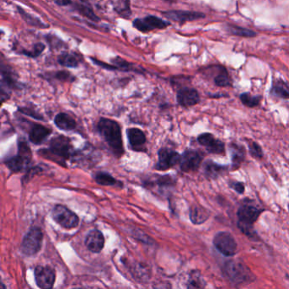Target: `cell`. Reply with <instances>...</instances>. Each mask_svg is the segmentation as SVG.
Returning a JSON list of instances; mask_svg holds the SVG:
<instances>
[{"instance_id":"603a6c76","label":"cell","mask_w":289,"mask_h":289,"mask_svg":"<svg viewBox=\"0 0 289 289\" xmlns=\"http://www.w3.org/2000/svg\"><path fill=\"white\" fill-rule=\"evenodd\" d=\"M56 127L64 131H72L77 127L76 120L71 116L65 113H59L55 118Z\"/></svg>"},{"instance_id":"d6a6232c","label":"cell","mask_w":289,"mask_h":289,"mask_svg":"<svg viewBox=\"0 0 289 289\" xmlns=\"http://www.w3.org/2000/svg\"><path fill=\"white\" fill-rule=\"evenodd\" d=\"M229 187L239 194H243L245 191V186H244V182L231 181L229 182Z\"/></svg>"},{"instance_id":"1f68e13d","label":"cell","mask_w":289,"mask_h":289,"mask_svg":"<svg viewBox=\"0 0 289 289\" xmlns=\"http://www.w3.org/2000/svg\"><path fill=\"white\" fill-rule=\"evenodd\" d=\"M237 226L241 231H243L248 237H254L256 236L257 234L253 230V226H247V225L240 224V223H237Z\"/></svg>"},{"instance_id":"8992f818","label":"cell","mask_w":289,"mask_h":289,"mask_svg":"<svg viewBox=\"0 0 289 289\" xmlns=\"http://www.w3.org/2000/svg\"><path fill=\"white\" fill-rule=\"evenodd\" d=\"M52 217L56 223L65 229L76 228L79 225L77 214L64 205H58L53 209Z\"/></svg>"},{"instance_id":"7a4b0ae2","label":"cell","mask_w":289,"mask_h":289,"mask_svg":"<svg viewBox=\"0 0 289 289\" xmlns=\"http://www.w3.org/2000/svg\"><path fill=\"white\" fill-rule=\"evenodd\" d=\"M39 153L47 159L65 166V161L73 158L75 150H73L70 138L65 136H58L51 140L49 150H40Z\"/></svg>"},{"instance_id":"d590c367","label":"cell","mask_w":289,"mask_h":289,"mask_svg":"<svg viewBox=\"0 0 289 289\" xmlns=\"http://www.w3.org/2000/svg\"><path fill=\"white\" fill-rule=\"evenodd\" d=\"M71 77V75L69 74L68 72H58L57 73V75H56V77L59 79V80H62V81H64V80H69V77Z\"/></svg>"},{"instance_id":"9c48e42d","label":"cell","mask_w":289,"mask_h":289,"mask_svg":"<svg viewBox=\"0 0 289 289\" xmlns=\"http://www.w3.org/2000/svg\"><path fill=\"white\" fill-rule=\"evenodd\" d=\"M159 159L156 163L155 169L158 171H166L173 168L175 165L180 163L181 157L175 150H170L166 148H162L159 150L158 153Z\"/></svg>"},{"instance_id":"30bf717a","label":"cell","mask_w":289,"mask_h":289,"mask_svg":"<svg viewBox=\"0 0 289 289\" xmlns=\"http://www.w3.org/2000/svg\"><path fill=\"white\" fill-rule=\"evenodd\" d=\"M35 281L40 289H52L56 282V271L51 267L38 266L34 270Z\"/></svg>"},{"instance_id":"4dcf8cb0","label":"cell","mask_w":289,"mask_h":289,"mask_svg":"<svg viewBox=\"0 0 289 289\" xmlns=\"http://www.w3.org/2000/svg\"><path fill=\"white\" fill-rule=\"evenodd\" d=\"M77 9L80 13L82 14L84 17H88V19H92L93 21L99 20V18L96 17V15L94 13V11L92 10L91 8L83 5V4H79V5H77Z\"/></svg>"},{"instance_id":"74e56055","label":"cell","mask_w":289,"mask_h":289,"mask_svg":"<svg viewBox=\"0 0 289 289\" xmlns=\"http://www.w3.org/2000/svg\"><path fill=\"white\" fill-rule=\"evenodd\" d=\"M54 1L60 6H65L71 3V0H54Z\"/></svg>"},{"instance_id":"5bb4252c","label":"cell","mask_w":289,"mask_h":289,"mask_svg":"<svg viewBox=\"0 0 289 289\" xmlns=\"http://www.w3.org/2000/svg\"><path fill=\"white\" fill-rule=\"evenodd\" d=\"M176 99L182 107H192L199 103L200 97L198 91L194 88H184L177 92Z\"/></svg>"},{"instance_id":"3957f363","label":"cell","mask_w":289,"mask_h":289,"mask_svg":"<svg viewBox=\"0 0 289 289\" xmlns=\"http://www.w3.org/2000/svg\"><path fill=\"white\" fill-rule=\"evenodd\" d=\"M223 273L227 279L235 285L250 283L255 279L250 268L237 260H229L225 264Z\"/></svg>"},{"instance_id":"4fadbf2b","label":"cell","mask_w":289,"mask_h":289,"mask_svg":"<svg viewBox=\"0 0 289 289\" xmlns=\"http://www.w3.org/2000/svg\"><path fill=\"white\" fill-rule=\"evenodd\" d=\"M134 25L136 29L145 33L154 29H164L166 26H169L170 22L165 21L159 17L150 16L143 19H135Z\"/></svg>"},{"instance_id":"8fae6325","label":"cell","mask_w":289,"mask_h":289,"mask_svg":"<svg viewBox=\"0 0 289 289\" xmlns=\"http://www.w3.org/2000/svg\"><path fill=\"white\" fill-rule=\"evenodd\" d=\"M198 142L200 145L205 147L210 154L224 155L226 153L225 143L212 134L205 133L199 135L198 136Z\"/></svg>"},{"instance_id":"f1b7e54d","label":"cell","mask_w":289,"mask_h":289,"mask_svg":"<svg viewBox=\"0 0 289 289\" xmlns=\"http://www.w3.org/2000/svg\"><path fill=\"white\" fill-rule=\"evenodd\" d=\"M58 62L65 67H77L79 64L77 57L71 54H62L58 57Z\"/></svg>"},{"instance_id":"9a60e30c","label":"cell","mask_w":289,"mask_h":289,"mask_svg":"<svg viewBox=\"0 0 289 289\" xmlns=\"http://www.w3.org/2000/svg\"><path fill=\"white\" fill-rule=\"evenodd\" d=\"M163 14L166 18L172 19L173 21L181 23L203 19L205 17L204 13L195 12V11H185V10H172V11L164 12Z\"/></svg>"},{"instance_id":"836d02e7","label":"cell","mask_w":289,"mask_h":289,"mask_svg":"<svg viewBox=\"0 0 289 289\" xmlns=\"http://www.w3.org/2000/svg\"><path fill=\"white\" fill-rule=\"evenodd\" d=\"M45 47L42 43H38L34 46L33 51H29V52H25L24 54L26 56H31V57H37L39 56L41 53L44 50Z\"/></svg>"},{"instance_id":"ac0fdd59","label":"cell","mask_w":289,"mask_h":289,"mask_svg":"<svg viewBox=\"0 0 289 289\" xmlns=\"http://www.w3.org/2000/svg\"><path fill=\"white\" fill-rule=\"evenodd\" d=\"M52 130L40 124H34L29 132V140L34 144H41L51 134Z\"/></svg>"},{"instance_id":"d6986e66","label":"cell","mask_w":289,"mask_h":289,"mask_svg":"<svg viewBox=\"0 0 289 289\" xmlns=\"http://www.w3.org/2000/svg\"><path fill=\"white\" fill-rule=\"evenodd\" d=\"M204 172L209 179H217L228 172V166H222L212 160H207L204 164Z\"/></svg>"},{"instance_id":"277c9868","label":"cell","mask_w":289,"mask_h":289,"mask_svg":"<svg viewBox=\"0 0 289 289\" xmlns=\"http://www.w3.org/2000/svg\"><path fill=\"white\" fill-rule=\"evenodd\" d=\"M32 160V151L29 146L25 142H19L18 153L17 155L12 156L7 159L4 163L10 172L14 173H20L26 169Z\"/></svg>"},{"instance_id":"484cf974","label":"cell","mask_w":289,"mask_h":289,"mask_svg":"<svg viewBox=\"0 0 289 289\" xmlns=\"http://www.w3.org/2000/svg\"><path fill=\"white\" fill-rule=\"evenodd\" d=\"M227 30L228 33L233 36L242 37V38H254L257 36L256 33L252 30L232 25V24H228Z\"/></svg>"},{"instance_id":"7402d4cb","label":"cell","mask_w":289,"mask_h":289,"mask_svg":"<svg viewBox=\"0 0 289 289\" xmlns=\"http://www.w3.org/2000/svg\"><path fill=\"white\" fill-rule=\"evenodd\" d=\"M190 220L194 225H200L205 223L210 217L208 210L201 206H193L190 209Z\"/></svg>"},{"instance_id":"83f0119b","label":"cell","mask_w":289,"mask_h":289,"mask_svg":"<svg viewBox=\"0 0 289 289\" xmlns=\"http://www.w3.org/2000/svg\"><path fill=\"white\" fill-rule=\"evenodd\" d=\"M205 281L202 278L200 273L198 270H194L191 273L189 276V283H188V288L189 289H202L205 288Z\"/></svg>"},{"instance_id":"52a82bcc","label":"cell","mask_w":289,"mask_h":289,"mask_svg":"<svg viewBox=\"0 0 289 289\" xmlns=\"http://www.w3.org/2000/svg\"><path fill=\"white\" fill-rule=\"evenodd\" d=\"M213 244L214 247L224 256H234L237 250V242L228 231H220L215 234Z\"/></svg>"},{"instance_id":"44dd1931","label":"cell","mask_w":289,"mask_h":289,"mask_svg":"<svg viewBox=\"0 0 289 289\" xmlns=\"http://www.w3.org/2000/svg\"><path fill=\"white\" fill-rule=\"evenodd\" d=\"M230 151H231L232 167L234 170L238 169L245 159V156H246L245 150L244 147L240 146L237 143H232L230 145Z\"/></svg>"},{"instance_id":"e575fe53","label":"cell","mask_w":289,"mask_h":289,"mask_svg":"<svg viewBox=\"0 0 289 289\" xmlns=\"http://www.w3.org/2000/svg\"><path fill=\"white\" fill-rule=\"evenodd\" d=\"M19 111L23 112V114L28 115L30 116L34 117L36 119H42V117L41 116H39L35 111H33L32 110H30V109H20Z\"/></svg>"},{"instance_id":"ffe728a7","label":"cell","mask_w":289,"mask_h":289,"mask_svg":"<svg viewBox=\"0 0 289 289\" xmlns=\"http://www.w3.org/2000/svg\"><path fill=\"white\" fill-rule=\"evenodd\" d=\"M270 94L276 97L289 99V82L282 78L275 79L270 88Z\"/></svg>"},{"instance_id":"ba28073f","label":"cell","mask_w":289,"mask_h":289,"mask_svg":"<svg viewBox=\"0 0 289 289\" xmlns=\"http://www.w3.org/2000/svg\"><path fill=\"white\" fill-rule=\"evenodd\" d=\"M204 154L198 150H188L183 153L180 160V168L184 173L195 172L200 167Z\"/></svg>"},{"instance_id":"4316f807","label":"cell","mask_w":289,"mask_h":289,"mask_svg":"<svg viewBox=\"0 0 289 289\" xmlns=\"http://www.w3.org/2000/svg\"><path fill=\"white\" fill-rule=\"evenodd\" d=\"M262 97L260 95L253 96L250 93H244L240 95V100L242 104L248 108H255L259 106Z\"/></svg>"},{"instance_id":"6da1fadb","label":"cell","mask_w":289,"mask_h":289,"mask_svg":"<svg viewBox=\"0 0 289 289\" xmlns=\"http://www.w3.org/2000/svg\"><path fill=\"white\" fill-rule=\"evenodd\" d=\"M97 128L101 136L110 147L111 152L118 158L123 155V142L120 125L111 119L101 118L97 123Z\"/></svg>"},{"instance_id":"5b68a950","label":"cell","mask_w":289,"mask_h":289,"mask_svg":"<svg viewBox=\"0 0 289 289\" xmlns=\"http://www.w3.org/2000/svg\"><path fill=\"white\" fill-rule=\"evenodd\" d=\"M43 233L41 228L33 227L25 235L20 244V250L26 256H33L39 253L42 248Z\"/></svg>"},{"instance_id":"7c38bea8","label":"cell","mask_w":289,"mask_h":289,"mask_svg":"<svg viewBox=\"0 0 289 289\" xmlns=\"http://www.w3.org/2000/svg\"><path fill=\"white\" fill-rule=\"evenodd\" d=\"M263 212V210H260L253 205H243L237 211L238 223L247 226H253Z\"/></svg>"},{"instance_id":"f546056e","label":"cell","mask_w":289,"mask_h":289,"mask_svg":"<svg viewBox=\"0 0 289 289\" xmlns=\"http://www.w3.org/2000/svg\"><path fill=\"white\" fill-rule=\"evenodd\" d=\"M249 150L251 155L253 156L255 159H262L263 158V150L262 148L253 141L249 142Z\"/></svg>"},{"instance_id":"d4e9b609","label":"cell","mask_w":289,"mask_h":289,"mask_svg":"<svg viewBox=\"0 0 289 289\" xmlns=\"http://www.w3.org/2000/svg\"><path fill=\"white\" fill-rule=\"evenodd\" d=\"M94 179L97 184L101 186H116L117 184L121 185V183L113 177L111 174L104 172H97L95 173Z\"/></svg>"},{"instance_id":"e0dca14e","label":"cell","mask_w":289,"mask_h":289,"mask_svg":"<svg viewBox=\"0 0 289 289\" xmlns=\"http://www.w3.org/2000/svg\"><path fill=\"white\" fill-rule=\"evenodd\" d=\"M127 133L131 149L135 151H144L147 139L143 131L138 128H129Z\"/></svg>"},{"instance_id":"cb8c5ba5","label":"cell","mask_w":289,"mask_h":289,"mask_svg":"<svg viewBox=\"0 0 289 289\" xmlns=\"http://www.w3.org/2000/svg\"><path fill=\"white\" fill-rule=\"evenodd\" d=\"M214 84L217 87L221 88H226V87H230L231 85V80L228 70L225 68L224 66H220L218 69V73L214 77Z\"/></svg>"},{"instance_id":"2e32d148","label":"cell","mask_w":289,"mask_h":289,"mask_svg":"<svg viewBox=\"0 0 289 289\" xmlns=\"http://www.w3.org/2000/svg\"><path fill=\"white\" fill-rule=\"evenodd\" d=\"M104 242L105 240L103 233L100 231L95 229L88 232L85 239V245L92 253H100L104 249Z\"/></svg>"},{"instance_id":"8d00e7d4","label":"cell","mask_w":289,"mask_h":289,"mask_svg":"<svg viewBox=\"0 0 289 289\" xmlns=\"http://www.w3.org/2000/svg\"><path fill=\"white\" fill-rule=\"evenodd\" d=\"M93 60H94L95 63H96L97 65H100V66H103V67H106V68H109L110 70H117V67H114V66H112V65H105V64L103 63V62L98 61V60H97V59H94V58H93Z\"/></svg>"}]
</instances>
